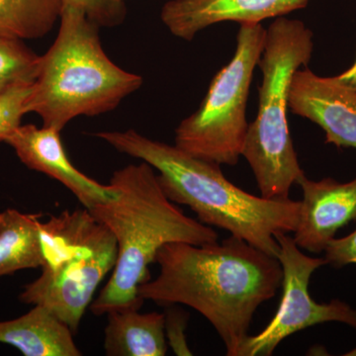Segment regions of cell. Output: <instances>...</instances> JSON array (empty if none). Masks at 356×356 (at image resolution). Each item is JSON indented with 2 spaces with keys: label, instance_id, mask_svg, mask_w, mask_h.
Wrapping results in <instances>:
<instances>
[{
  "label": "cell",
  "instance_id": "obj_1",
  "mask_svg": "<svg viewBox=\"0 0 356 356\" xmlns=\"http://www.w3.org/2000/svg\"><path fill=\"white\" fill-rule=\"evenodd\" d=\"M154 262L161 271L140 285V297L197 311L216 330L228 356L238 355L255 312L282 284L277 257L232 235L221 243H166Z\"/></svg>",
  "mask_w": 356,
  "mask_h": 356
},
{
  "label": "cell",
  "instance_id": "obj_2",
  "mask_svg": "<svg viewBox=\"0 0 356 356\" xmlns=\"http://www.w3.org/2000/svg\"><path fill=\"white\" fill-rule=\"evenodd\" d=\"M109 184L113 197L88 209L113 234L118 248L111 277L90 306L96 316L142 308L139 287L149 280V266L166 243L201 245L219 238L212 227L186 216L166 197L154 168L145 161L116 170Z\"/></svg>",
  "mask_w": 356,
  "mask_h": 356
},
{
  "label": "cell",
  "instance_id": "obj_3",
  "mask_svg": "<svg viewBox=\"0 0 356 356\" xmlns=\"http://www.w3.org/2000/svg\"><path fill=\"white\" fill-rule=\"evenodd\" d=\"M122 154L158 170L166 197L188 206L199 222L228 231L266 254L277 257V233H294L300 201L270 200L243 191L227 179L221 165L195 158L177 146L149 139L135 130L95 134Z\"/></svg>",
  "mask_w": 356,
  "mask_h": 356
},
{
  "label": "cell",
  "instance_id": "obj_4",
  "mask_svg": "<svg viewBox=\"0 0 356 356\" xmlns=\"http://www.w3.org/2000/svg\"><path fill=\"white\" fill-rule=\"evenodd\" d=\"M143 77L122 70L103 50L98 25L79 4L64 2L57 39L41 56L26 114L44 127L63 130L77 116L116 108L142 86Z\"/></svg>",
  "mask_w": 356,
  "mask_h": 356
},
{
  "label": "cell",
  "instance_id": "obj_5",
  "mask_svg": "<svg viewBox=\"0 0 356 356\" xmlns=\"http://www.w3.org/2000/svg\"><path fill=\"white\" fill-rule=\"evenodd\" d=\"M313 49V33L302 21L282 16L266 29L257 64L262 72L259 112L248 124L242 154L266 199L287 200L304 175L290 136L287 108L292 77L309 64Z\"/></svg>",
  "mask_w": 356,
  "mask_h": 356
},
{
  "label": "cell",
  "instance_id": "obj_6",
  "mask_svg": "<svg viewBox=\"0 0 356 356\" xmlns=\"http://www.w3.org/2000/svg\"><path fill=\"white\" fill-rule=\"evenodd\" d=\"M41 275L26 285L19 300L53 312L72 332L118 255L116 238L88 209L65 210L41 222Z\"/></svg>",
  "mask_w": 356,
  "mask_h": 356
},
{
  "label": "cell",
  "instance_id": "obj_7",
  "mask_svg": "<svg viewBox=\"0 0 356 356\" xmlns=\"http://www.w3.org/2000/svg\"><path fill=\"white\" fill-rule=\"evenodd\" d=\"M266 38V29L261 24L240 25L231 62L212 79L197 111L180 122L175 130V146L220 165L238 163L248 134L250 83Z\"/></svg>",
  "mask_w": 356,
  "mask_h": 356
},
{
  "label": "cell",
  "instance_id": "obj_8",
  "mask_svg": "<svg viewBox=\"0 0 356 356\" xmlns=\"http://www.w3.org/2000/svg\"><path fill=\"white\" fill-rule=\"evenodd\" d=\"M274 238L280 245L276 257L283 271L282 298L270 323L259 334L245 339L238 356L273 355L283 339L323 323H343L356 330L355 309L339 299L317 303L309 293L313 273L327 266L325 257H308L287 233L280 232Z\"/></svg>",
  "mask_w": 356,
  "mask_h": 356
},
{
  "label": "cell",
  "instance_id": "obj_9",
  "mask_svg": "<svg viewBox=\"0 0 356 356\" xmlns=\"http://www.w3.org/2000/svg\"><path fill=\"white\" fill-rule=\"evenodd\" d=\"M288 100L292 113L323 129L325 144L356 149L355 90L305 67L293 76Z\"/></svg>",
  "mask_w": 356,
  "mask_h": 356
},
{
  "label": "cell",
  "instance_id": "obj_10",
  "mask_svg": "<svg viewBox=\"0 0 356 356\" xmlns=\"http://www.w3.org/2000/svg\"><path fill=\"white\" fill-rule=\"evenodd\" d=\"M297 184L303 200L293 238L300 248L321 254L339 229L356 221V177L341 184L332 177L314 181L304 173Z\"/></svg>",
  "mask_w": 356,
  "mask_h": 356
},
{
  "label": "cell",
  "instance_id": "obj_11",
  "mask_svg": "<svg viewBox=\"0 0 356 356\" xmlns=\"http://www.w3.org/2000/svg\"><path fill=\"white\" fill-rule=\"evenodd\" d=\"M60 133L53 128H38L28 124L21 125L6 143L27 168L65 185L86 209L113 197L115 192L111 185L100 184L72 165Z\"/></svg>",
  "mask_w": 356,
  "mask_h": 356
},
{
  "label": "cell",
  "instance_id": "obj_12",
  "mask_svg": "<svg viewBox=\"0 0 356 356\" xmlns=\"http://www.w3.org/2000/svg\"><path fill=\"white\" fill-rule=\"evenodd\" d=\"M310 0H170L161 18L173 36L191 41L205 28L233 21L261 24L308 6Z\"/></svg>",
  "mask_w": 356,
  "mask_h": 356
},
{
  "label": "cell",
  "instance_id": "obj_13",
  "mask_svg": "<svg viewBox=\"0 0 356 356\" xmlns=\"http://www.w3.org/2000/svg\"><path fill=\"white\" fill-rule=\"evenodd\" d=\"M72 334L69 325L41 305L0 322V343L14 346L25 356H81Z\"/></svg>",
  "mask_w": 356,
  "mask_h": 356
},
{
  "label": "cell",
  "instance_id": "obj_14",
  "mask_svg": "<svg viewBox=\"0 0 356 356\" xmlns=\"http://www.w3.org/2000/svg\"><path fill=\"white\" fill-rule=\"evenodd\" d=\"M140 310L107 314L104 350L108 356H163L168 351L165 314Z\"/></svg>",
  "mask_w": 356,
  "mask_h": 356
},
{
  "label": "cell",
  "instance_id": "obj_15",
  "mask_svg": "<svg viewBox=\"0 0 356 356\" xmlns=\"http://www.w3.org/2000/svg\"><path fill=\"white\" fill-rule=\"evenodd\" d=\"M41 217L16 209L0 213V277L43 266Z\"/></svg>",
  "mask_w": 356,
  "mask_h": 356
},
{
  "label": "cell",
  "instance_id": "obj_16",
  "mask_svg": "<svg viewBox=\"0 0 356 356\" xmlns=\"http://www.w3.org/2000/svg\"><path fill=\"white\" fill-rule=\"evenodd\" d=\"M63 6L64 0H0V35L42 38L60 19Z\"/></svg>",
  "mask_w": 356,
  "mask_h": 356
},
{
  "label": "cell",
  "instance_id": "obj_17",
  "mask_svg": "<svg viewBox=\"0 0 356 356\" xmlns=\"http://www.w3.org/2000/svg\"><path fill=\"white\" fill-rule=\"evenodd\" d=\"M40 58L23 40L0 35V90L15 84L34 83Z\"/></svg>",
  "mask_w": 356,
  "mask_h": 356
},
{
  "label": "cell",
  "instance_id": "obj_18",
  "mask_svg": "<svg viewBox=\"0 0 356 356\" xmlns=\"http://www.w3.org/2000/svg\"><path fill=\"white\" fill-rule=\"evenodd\" d=\"M33 83L15 84L0 90V143L6 142L20 127Z\"/></svg>",
  "mask_w": 356,
  "mask_h": 356
},
{
  "label": "cell",
  "instance_id": "obj_19",
  "mask_svg": "<svg viewBox=\"0 0 356 356\" xmlns=\"http://www.w3.org/2000/svg\"><path fill=\"white\" fill-rule=\"evenodd\" d=\"M79 4L98 26L113 27L120 24L126 15L124 1L121 0H64Z\"/></svg>",
  "mask_w": 356,
  "mask_h": 356
},
{
  "label": "cell",
  "instance_id": "obj_20",
  "mask_svg": "<svg viewBox=\"0 0 356 356\" xmlns=\"http://www.w3.org/2000/svg\"><path fill=\"white\" fill-rule=\"evenodd\" d=\"M324 252L327 266L334 268L356 264V229L343 238H332Z\"/></svg>",
  "mask_w": 356,
  "mask_h": 356
},
{
  "label": "cell",
  "instance_id": "obj_21",
  "mask_svg": "<svg viewBox=\"0 0 356 356\" xmlns=\"http://www.w3.org/2000/svg\"><path fill=\"white\" fill-rule=\"evenodd\" d=\"M336 77L339 83L356 91V58L355 62L353 63L350 69Z\"/></svg>",
  "mask_w": 356,
  "mask_h": 356
},
{
  "label": "cell",
  "instance_id": "obj_22",
  "mask_svg": "<svg viewBox=\"0 0 356 356\" xmlns=\"http://www.w3.org/2000/svg\"><path fill=\"white\" fill-rule=\"evenodd\" d=\"M121 1H124V0H121Z\"/></svg>",
  "mask_w": 356,
  "mask_h": 356
}]
</instances>
